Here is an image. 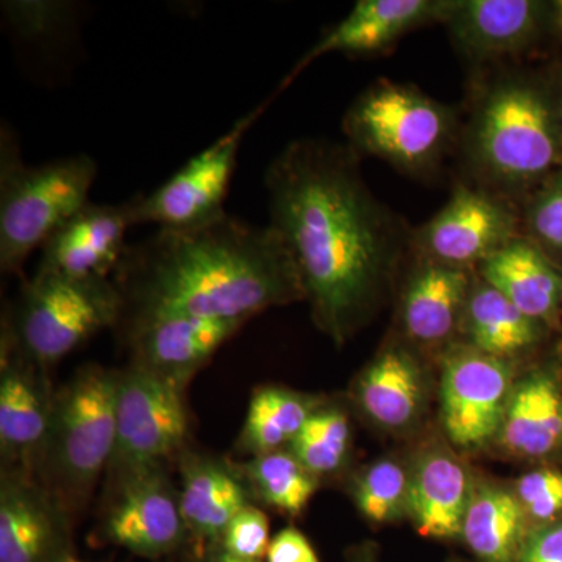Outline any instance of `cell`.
Returning <instances> with one entry per match:
<instances>
[{"mask_svg": "<svg viewBox=\"0 0 562 562\" xmlns=\"http://www.w3.org/2000/svg\"><path fill=\"white\" fill-rule=\"evenodd\" d=\"M560 114H561V127H562V94L560 95Z\"/></svg>", "mask_w": 562, "mask_h": 562, "instance_id": "60d3db41", "label": "cell"}, {"mask_svg": "<svg viewBox=\"0 0 562 562\" xmlns=\"http://www.w3.org/2000/svg\"><path fill=\"white\" fill-rule=\"evenodd\" d=\"M549 10L535 0H450L442 24L462 57L486 65L530 49Z\"/></svg>", "mask_w": 562, "mask_h": 562, "instance_id": "2e32d148", "label": "cell"}, {"mask_svg": "<svg viewBox=\"0 0 562 562\" xmlns=\"http://www.w3.org/2000/svg\"><path fill=\"white\" fill-rule=\"evenodd\" d=\"M113 483L102 520L103 541L149 561L173 557L191 543L168 465L125 473Z\"/></svg>", "mask_w": 562, "mask_h": 562, "instance_id": "8fae6325", "label": "cell"}, {"mask_svg": "<svg viewBox=\"0 0 562 562\" xmlns=\"http://www.w3.org/2000/svg\"><path fill=\"white\" fill-rule=\"evenodd\" d=\"M117 373L99 364L83 366L57 392L38 479L70 513L90 498L102 473L109 471L116 446Z\"/></svg>", "mask_w": 562, "mask_h": 562, "instance_id": "8992f818", "label": "cell"}, {"mask_svg": "<svg viewBox=\"0 0 562 562\" xmlns=\"http://www.w3.org/2000/svg\"><path fill=\"white\" fill-rule=\"evenodd\" d=\"M180 506L194 553L220 543L233 517L254 503L236 464L210 454H180Z\"/></svg>", "mask_w": 562, "mask_h": 562, "instance_id": "d6986e66", "label": "cell"}, {"mask_svg": "<svg viewBox=\"0 0 562 562\" xmlns=\"http://www.w3.org/2000/svg\"><path fill=\"white\" fill-rule=\"evenodd\" d=\"M98 162L90 155L29 166L9 125L0 131V271L20 273L58 227L90 203Z\"/></svg>", "mask_w": 562, "mask_h": 562, "instance_id": "277c9868", "label": "cell"}, {"mask_svg": "<svg viewBox=\"0 0 562 562\" xmlns=\"http://www.w3.org/2000/svg\"><path fill=\"white\" fill-rule=\"evenodd\" d=\"M122 297L113 279L35 272L2 322V336L49 369L92 336L120 325Z\"/></svg>", "mask_w": 562, "mask_h": 562, "instance_id": "52a82bcc", "label": "cell"}, {"mask_svg": "<svg viewBox=\"0 0 562 562\" xmlns=\"http://www.w3.org/2000/svg\"><path fill=\"white\" fill-rule=\"evenodd\" d=\"M512 366L472 346L447 355L441 383L442 424L450 441L476 449L501 432L514 384Z\"/></svg>", "mask_w": 562, "mask_h": 562, "instance_id": "4fadbf2b", "label": "cell"}, {"mask_svg": "<svg viewBox=\"0 0 562 562\" xmlns=\"http://www.w3.org/2000/svg\"><path fill=\"white\" fill-rule=\"evenodd\" d=\"M362 412L387 428L408 425L419 412L422 372L403 347H387L364 369L357 383Z\"/></svg>", "mask_w": 562, "mask_h": 562, "instance_id": "cb8c5ba5", "label": "cell"}, {"mask_svg": "<svg viewBox=\"0 0 562 562\" xmlns=\"http://www.w3.org/2000/svg\"><path fill=\"white\" fill-rule=\"evenodd\" d=\"M350 432L346 413L322 405L286 450L319 479L342 468L349 457Z\"/></svg>", "mask_w": 562, "mask_h": 562, "instance_id": "f1b7e54d", "label": "cell"}, {"mask_svg": "<svg viewBox=\"0 0 562 562\" xmlns=\"http://www.w3.org/2000/svg\"><path fill=\"white\" fill-rule=\"evenodd\" d=\"M498 438L517 457L542 458L560 449L562 391L552 372H532L514 384Z\"/></svg>", "mask_w": 562, "mask_h": 562, "instance_id": "603a6c76", "label": "cell"}, {"mask_svg": "<svg viewBox=\"0 0 562 562\" xmlns=\"http://www.w3.org/2000/svg\"><path fill=\"white\" fill-rule=\"evenodd\" d=\"M449 7L450 0H360L303 55L280 90L324 55L335 52L350 57L383 54L406 33L436 22L442 24Z\"/></svg>", "mask_w": 562, "mask_h": 562, "instance_id": "e0dca14e", "label": "cell"}, {"mask_svg": "<svg viewBox=\"0 0 562 562\" xmlns=\"http://www.w3.org/2000/svg\"><path fill=\"white\" fill-rule=\"evenodd\" d=\"M350 562H372L371 558L368 557H357L355 560H351Z\"/></svg>", "mask_w": 562, "mask_h": 562, "instance_id": "74e56055", "label": "cell"}, {"mask_svg": "<svg viewBox=\"0 0 562 562\" xmlns=\"http://www.w3.org/2000/svg\"><path fill=\"white\" fill-rule=\"evenodd\" d=\"M184 562H198V561H195V558L192 557L191 560H188V561H184Z\"/></svg>", "mask_w": 562, "mask_h": 562, "instance_id": "b9f144b4", "label": "cell"}, {"mask_svg": "<svg viewBox=\"0 0 562 562\" xmlns=\"http://www.w3.org/2000/svg\"><path fill=\"white\" fill-rule=\"evenodd\" d=\"M321 406V398L313 395L280 386L258 387L251 395L236 450L250 458L286 450Z\"/></svg>", "mask_w": 562, "mask_h": 562, "instance_id": "4316f807", "label": "cell"}, {"mask_svg": "<svg viewBox=\"0 0 562 562\" xmlns=\"http://www.w3.org/2000/svg\"><path fill=\"white\" fill-rule=\"evenodd\" d=\"M247 321L166 317L125 331L132 361L187 390L195 373Z\"/></svg>", "mask_w": 562, "mask_h": 562, "instance_id": "ac0fdd59", "label": "cell"}, {"mask_svg": "<svg viewBox=\"0 0 562 562\" xmlns=\"http://www.w3.org/2000/svg\"><path fill=\"white\" fill-rule=\"evenodd\" d=\"M413 271L403 288V331L420 346L449 341L458 328L475 281V271L414 255Z\"/></svg>", "mask_w": 562, "mask_h": 562, "instance_id": "ffe728a7", "label": "cell"}, {"mask_svg": "<svg viewBox=\"0 0 562 562\" xmlns=\"http://www.w3.org/2000/svg\"><path fill=\"white\" fill-rule=\"evenodd\" d=\"M271 541L269 517L251 503L233 517L222 532L220 546L241 560L265 562Z\"/></svg>", "mask_w": 562, "mask_h": 562, "instance_id": "1f68e13d", "label": "cell"}, {"mask_svg": "<svg viewBox=\"0 0 562 562\" xmlns=\"http://www.w3.org/2000/svg\"><path fill=\"white\" fill-rule=\"evenodd\" d=\"M458 144L471 183L519 203L562 169L560 98L538 77L501 70L473 95Z\"/></svg>", "mask_w": 562, "mask_h": 562, "instance_id": "3957f363", "label": "cell"}, {"mask_svg": "<svg viewBox=\"0 0 562 562\" xmlns=\"http://www.w3.org/2000/svg\"><path fill=\"white\" fill-rule=\"evenodd\" d=\"M65 562H87V561H81V560H79V558L76 557V554H72V557H69L68 560H66Z\"/></svg>", "mask_w": 562, "mask_h": 562, "instance_id": "f35d334b", "label": "cell"}, {"mask_svg": "<svg viewBox=\"0 0 562 562\" xmlns=\"http://www.w3.org/2000/svg\"><path fill=\"white\" fill-rule=\"evenodd\" d=\"M516 562H562V520L528 532Z\"/></svg>", "mask_w": 562, "mask_h": 562, "instance_id": "e575fe53", "label": "cell"}, {"mask_svg": "<svg viewBox=\"0 0 562 562\" xmlns=\"http://www.w3.org/2000/svg\"><path fill=\"white\" fill-rule=\"evenodd\" d=\"M516 495L528 519L554 522L562 514V472L541 469L527 473L517 483Z\"/></svg>", "mask_w": 562, "mask_h": 562, "instance_id": "d6a6232c", "label": "cell"}, {"mask_svg": "<svg viewBox=\"0 0 562 562\" xmlns=\"http://www.w3.org/2000/svg\"><path fill=\"white\" fill-rule=\"evenodd\" d=\"M522 235L550 260L562 257V169L525 199Z\"/></svg>", "mask_w": 562, "mask_h": 562, "instance_id": "4dcf8cb0", "label": "cell"}, {"mask_svg": "<svg viewBox=\"0 0 562 562\" xmlns=\"http://www.w3.org/2000/svg\"><path fill=\"white\" fill-rule=\"evenodd\" d=\"M471 497L465 469L452 454L435 452L419 461L413 472L406 509L420 536L454 539L462 536Z\"/></svg>", "mask_w": 562, "mask_h": 562, "instance_id": "7402d4cb", "label": "cell"}, {"mask_svg": "<svg viewBox=\"0 0 562 562\" xmlns=\"http://www.w3.org/2000/svg\"><path fill=\"white\" fill-rule=\"evenodd\" d=\"M254 502L286 516H299L312 501L319 479L303 468L288 450L260 454L236 464Z\"/></svg>", "mask_w": 562, "mask_h": 562, "instance_id": "83f0119b", "label": "cell"}, {"mask_svg": "<svg viewBox=\"0 0 562 562\" xmlns=\"http://www.w3.org/2000/svg\"><path fill=\"white\" fill-rule=\"evenodd\" d=\"M265 562H321L316 550L299 528L286 527L273 536Z\"/></svg>", "mask_w": 562, "mask_h": 562, "instance_id": "d590c367", "label": "cell"}, {"mask_svg": "<svg viewBox=\"0 0 562 562\" xmlns=\"http://www.w3.org/2000/svg\"><path fill=\"white\" fill-rule=\"evenodd\" d=\"M135 198L116 203H87L41 247L36 272L76 279H113L135 227Z\"/></svg>", "mask_w": 562, "mask_h": 562, "instance_id": "9a60e30c", "label": "cell"}, {"mask_svg": "<svg viewBox=\"0 0 562 562\" xmlns=\"http://www.w3.org/2000/svg\"><path fill=\"white\" fill-rule=\"evenodd\" d=\"M3 13L21 36L29 40L55 35L72 16L68 2H3Z\"/></svg>", "mask_w": 562, "mask_h": 562, "instance_id": "836d02e7", "label": "cell"}, {"mask_svg": "<svg viewBox=\"0 0 562 562\" xmlns=\"http://www.w3.org/2000/svg\"><path fill=\"white\" fill-rule=\"evenodd\" d=\"M520 235L519 203L479 184L457 183L443 209L412 232V254L475 271Z\"/></svg>", "mask_w": 562, "mask_h": 562, "instance_id": "9c48e42d", "label": "cell"}, {"mask_svg": "<svg viewBox=\"0 0 562 562\" xmlns=\"http://www.w3.org/2000/svg\"><path fill=\"white\" fill-rule=\"evenodd\" d=\"M461 330L473 349L508 361L539 341L541 324L475 276Z\"/></svg>", "mask_w": 562, "mask_h": 562, "instance_id": "d4e9b609", "label": "cell"}, {"mask_svg": "<svg viewBox=\"0 0 562 562\" xmlns=\"http://www.w3.org/2000/svg\"><path fill=\"white\" fill-rule=\"evenodd\" d=\"M195 561L198 562H262V561H247L241 558L233 557V554L225 552L220 543L205 547L201 552L194 553Z\"/></svg>", "mask_w": 562, "mask_h": 562, "instance_id": "8d00e7d4", "label": "cell"}, {"mask_svg": "<svg viewBox=\"0 0 562 562\" xmlns=\"http://www.w3.org/2000/svg\"><path fill=\"white\" fill-rule=\"evenodd\" d=\"M266 105L251 110L201 154L181 166L171 179L149 195H135L136 225L157 228L201 227L224 216L244 136L261 116Z\"/></svg>", "mask_w": 562, "mask_h": 562, "instance_id": "30bf717a", "label": "cell"}, {"mask_svg": "<svg viewBox=\"0 0 562 562\" xmlns=\"http://www.w3.org/2000/svg\"><path fill=\"white\" fill-rule=\"evenodd\" d=\"M347 144L303 138L266 171L269 227L290 250L314 322L344 344L371 314L412 232L376 201Z\"/></svg>", "mask_w": 562, "mask_h": 562, "instance_id": "6da1fadb", "label": "cell"}, {"mask_svg": "<svg viewBox=\"0 0 562 562\" xmlns=\"http://www.w3.org/2000/svg\"><path fill=\"white\" fill-rule=\"evenodd\" d=\"M342 133L357 157L379 158L406 176L427 177L460 140L457 111L413 85L376 80L344 114Z\"/></svg>", "mask_w": 562, "mask_h": 562, "instance_id": "5b68a950", "label": "cell"}, {"mask_svg": "<svg viewBox=\"0 0 562 562\" xmlns=\"http://www.w3.org/2000/svg\"><path fill=\"white\" fill-rule=\"evenodd\" d=\"M113 281L124 331L166 317L250 321L305 301L301 276L276 231L228 213L201 227L157 228L128 244Z\"/></svg>", "mask_w": 562, "mask_h": 562, "instance_id": "7a4b0ae2", "label": "cell"}, {"mask_svg": "<svg viewBox=\"0 0 562 562\" xmlns=\"http://www.w3.org/2000/svg\"><path fill=\"white\" fill-rule=\"evenodd\" d=\"M190 431L184 390L131 362L117 373L113 479L183 453Z\"/></svg>", "mask_w": 562, "mask_h": 562, "instance_id": "ba28073f", "label": "cell"}, {"mask_svg": "<svg viewBox=\"0 0 562 562\" xmlns=\"http://www.w3.org/2000/svg\"><path fill=\"white\" fill-rule=\"evenodd\" d=\"M408 490L409 479L397 462L379 461L362 473L355 502L369 522L386 524L406 508Z\"/></svg>", "mask_w": 562, "mask_h": 562, "instance_id": "f546056e", "label": "cell"}, {"mask_svg": "<svg viewBox=\"0 0 562 562\" xmlns=\"http://www.w3.org/2000/svg\"><path fill=\"white\" fill-rule=\"evenodd\" d=\"M57 392L49 371L0 339V458L2 469L40 476L49 446Z\"/></svg>", "mask_w": 562, "mask_h": 562, "instance_id": "7c38bea8", "label": "cell"}, {"mask_svg": "<svg viewBox=\"0 0 562 562\" xmlns=\"http://www.w3.org/2000/svg\"><path fill=\"white\" fill-rule=\"evenodd\" d=\"M557 11H560V16H557V20H562V3H558Z\"/></svg>", "mask_w": 562, "mask_h": 562, "instance_id": "ab89813d", "label": "cell"}, {"mask_svg": "<svg viewBox=\"0 0 562 562\" xmlns=\"http://www.w3.org/2000/svg\"><path fill=\"white\" fill-rule=\"evenodd\" d=\"M475 273L539 324L557 319L562 276L554 261L524 235L495 251Z\"/></svg>", "mask_w": 562, "mask_h": 562, "instance_id": "44dd1931", "label": "cell"}, {"mask_svg": "<svg viewBox=\"0 0 562 562\" xmlns=\"http://www.w3.org/2000/svg\"><path fill=\"white\" fill-rule=\"evenodd\" d=\"M528 532V516L516 494L495 486L472 491L462 538L480 562H516Z\"/></svg>", "mask_w": 562, "mask_h": 562, "instance_id": "484cf974", "label": "cell"}, {"mask_svg": "<svg viewBox=\"0 0 562 562\" xmlns=\"http://www.w3.org/2000/svg\"><path fill=\"white\" fill-rule=\"evenodd\" d=\"M74 554L72 513L31 473L0 472V562H65Z\"/></svg>", "mask_w": 562, "mask_h": 562, "instance_id": "5bb4252c", "label": "cell"}]
</instances>
